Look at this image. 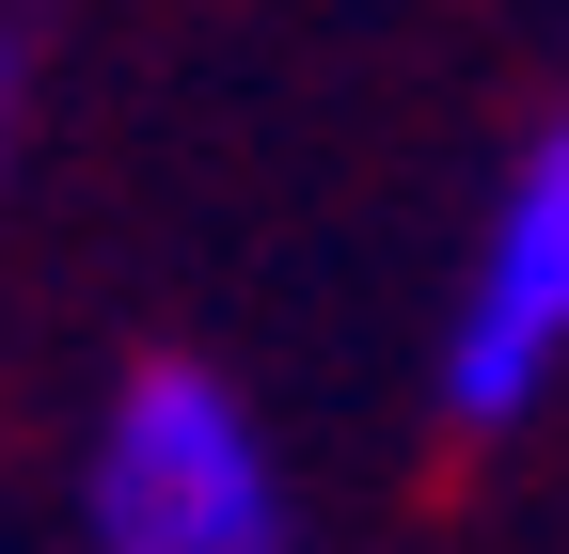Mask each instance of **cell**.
Returning a JSON list of instances; mask_svg holds the SVG:
<instances>
[{
	"mask_svg": "<svg viewBox=\"0 0 569 554\" xmlns=\"http://www.w3.org/2000/svg\"><path fill=\"white\" fill-rule=\"evenodd\" d=\"M96 554H301V523H284V459L253 428V396L222 365H127L111 428H96Z\"/></svg>",
	"mask_w": 569,
	"mask_h": 554,
	"instance_id": "6da1fadb",
	"label": "cell"
},
{
	"mask_svg": "<svg viewBox=\"0 0 569 554\" xmlns=\"http://www.w3.org/2000/svg\"><path fill=\"white\" fill-rule=\"evenodd\" d=\"M553 365H569V111L522 144L507 206H490V238H475V286L443 317V428L538 412Z\"/></svg>",
	"mask_w": 569,
	"mask_h": 554,
	"instance_id": "7a4b0ae2",
	"label": "cell"
},
{
	"mask_svg": "<svg viewBox=\"0 0 569 554\" xmlns=\"http://www.w3.org/2000/svg\"><path fill=\"white\" fill-rule=\"evenodd\" d=\"M17 127H32V48L0 32V175H17Z\"/></svg>",
	"mask_w": 569,
	"mask_h": 554,
	"instance_id": "3957f363",
	"label": "cell"
}]
</instances>
